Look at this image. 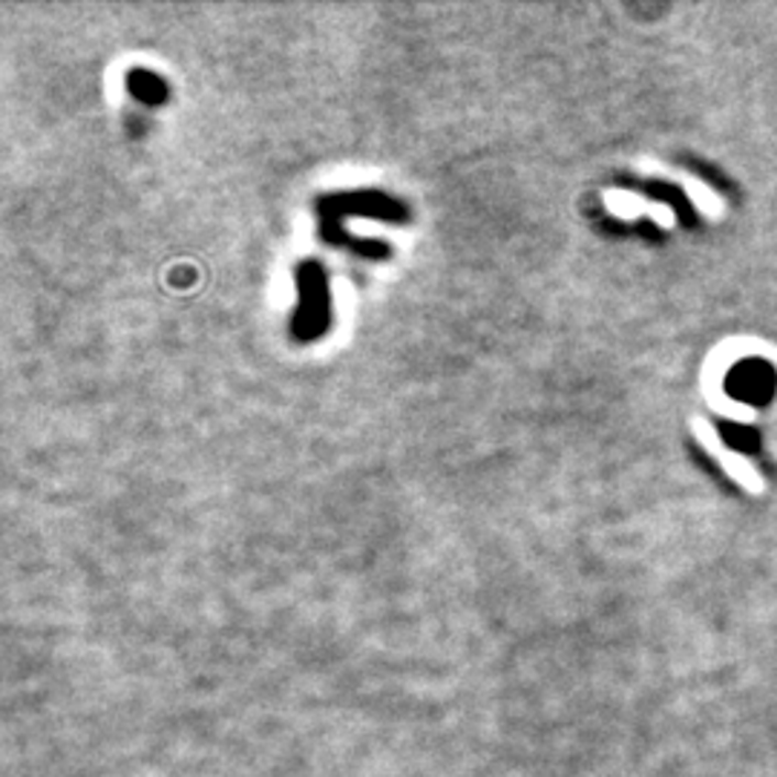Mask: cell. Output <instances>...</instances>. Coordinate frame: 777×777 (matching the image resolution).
I'll return each mask as SVG.
<instances>
[{
    "label": "cell",
    "mask_w": 777,
    "mask_h": 777,
    "mask_svg": "<svg viewBox=\"0 0 777 777\" xmlns=\"http://www.w3.org/2000/svg\"><path fill=\"white\" fill-rule=\"evenodd\" d=\"M297 283L306 294V306L299 308L297 317H294V335L303 337V340H311L320 331H326V322H329V299H326V280H322L320 265L315 262H306L303 269L297 271Z\"/></svg>",
    "instance_id": "cell-1"
},
{
    "label": "cell",
    "mask_w": 777,
    "mask_h": 777,
    "mask_svg": "<svg viewBox=\"0 0 777 777\" xmlns=\"http://www.w3.org/2000/svg\"><path fill=\"white\" fill-rule=\"evenodd\" d=\"M404 205L388 203L381 194H349V196H331L320 203V217L326 214H360V217L374 219H406Z\"/></svg>",
    "instance_id": "cell-2"
},
{
    "label": "cell",
    "mask_w": 777,
    "mask_h": 777,
    "mask_svg": "<svg viewBox=\"0 0 777 777\" xmlns=\"http://www.w3.org/2000/svg\"><path fill=\"white\" fill-rule=\"evenodd\" d=\"M718 463L723 467L725 475H729L734 484H741L746 493H752V495L766 493V481H763V475L755 470V467H752V461H748L746 456H741V452H732V449H725L723 456L718 458Z\"/></svg>",
    "instance_id": "cell-3"
},
{
    "label": "cell",
    "mask_w": 777,
    "mask_h": 777,
    "mask_svg": "<svg viewBox=\"0 0 777 777\" xmlns=\"http://www.w3.org/2000/svg\"><path fill=\"white\" fill-rule=\"evenodd\" d=\"M682 185H686L688 199L697 205V210H700L703 217H709V219L723 217L725 203H723V196H720L714 187H709L705 182H700V179H686Z\"/></svg>",
    "instance_id": "cell-4"
},
{
    "label": "cell",
    "mask_w": 777,
    "mask_h": 777,
    "mask_svg": "<svg viewBox=\"0 0 777 777\" xmlns=\"http://www.w3.org/2000/svg\"><path fill=\"white\" fill-rule=\"evenodd\" d=\"M128 87L135 98H142L147 105H158V101H165L167 98L165 81L156 78L153 73H147V69H130Z\"/></svg>",
    "instance_id": "cell-5"
},
{
    "label": "cell",
    "mask_w": 777,
    "mask_h": 777,
    "mask_svg": "<svg viewBox=\"0 0 777 777\" xmlns=\"http://www.w3.org/2000/svg\"><path fill=\"white\" fill-rule=\"evenodd\" d=\"M691 429H694L697 441H700V447H703L709 456H714V458L723 456L725 444H723V438H720L718 429H714V424H709L705 418H694L691 420Z\"/></svg>",
    "instance_id": "cell-6"
}]
</instances>
